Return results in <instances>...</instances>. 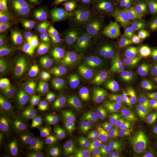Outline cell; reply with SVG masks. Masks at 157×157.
<instances>
[{
    "mask_svg": "<svg viewBox=\"0 0 157 157\" xmlns=\"http://www.w3.org/2000/svg\"><path fill=\"white\" fill-rule=\"evenodd\" d=\"M100 50L99 45L95 43L94 45L92 47V48L90 50L89 52L88 53L87 56L85 58L84 60L81 62L79 65L80 67H84L91 65L93 63V62L94 61L95 57L97 56L98 53V51Z\"/></svg>",
    "mask_w": 157,
    "mask_h": 157,
    "instance_id": "f546056e",
    "label": "cell"
},
{
    "mask_svg": "<svg viewBox=\"0 0 157 157\" xmlns=\"http://www.w3.org/2000/svg\"><path fill=\"white\" fill-rule=\"evenodd\" d=\"M47 52L51 56L62 58L67 55L71 50V44L66 41L51 40L43 43Z\"/></svg>",
    "mask_w": 157,
    "mask_h": 157,
    "instance_id": "d6986e66",
    "label": "cell"
},
{
    "mask_svg": "<svg viewBox=\"0 0 157 157\" xmlns=\"http://www.w3.org/2000/svg\"><path fill=\"white\" fill-rule=\"evenodd\" d=\"M11 71L8 68H3L0 71V94L5 92L9 86Z\"/></svg>",
    "mask_w": 157,
    "mask_h": 157,
    "instance_id": "f1b7e54d",
    "label": "cell"
},
{
    "mask_svg": "<svg viewBox=\"0 0 157 157\" xmlns=\"http://www.w3.org/2000/svg\"><path fill=\"white\" fill-rule=\"evenodd\" d=\"M55 128L52 118L47 112H41L34 119L29 135L28 145L34 155H39L52 140Z\"/></svg>",
    "mask_w": 157,
    "mask_h": 157,
    "instance_id": "3957f363",
    "label": "cell"
},
{
    "mask_svg": "<svg viewBox=\"0 0 157 157\" xmlns=\"http://www.w3.org/2000/svg\"><path fill=\"white\" fill-rule=\"evenodd\" d=\"M78 143V135L76 130L68 128L61 135L56 146L57 150L62 154H67L73 151Z\"/></svg>",
    "mask_w": 157,
    "mask_h": 157,
    "instance_id": "2e32d148",
    "label": "cell"
},
{
    "mask_svg": "<svg viewBox=\"0 0 157 157\" xmlns=\"http://www.w3.org/2000/svg\"><path fill=\"white\" fill-rule=\"evenodd\" d=\"M22 78L29 89L40 90L47 83L45 71L39 62L33 60L24 61L22 64Z\"/></svg>",
    "mask_w": 157,
    "mask_h": 157,
    "instance_id": "5b68a950",
    "label": "cell"
},
{
    "mask_svg": "<svg viewBox=\"0 0 157 157\" xmlns=\"http://www.w3.org/2000/svg\"><path fill=\"white\" fill-rule=\"evenodd\" d=\"M134 137L130 132L123 130L109 133L101 140V146L113 154H119L128 150L133 144Z\"/></svg>",
    "mask_w": 157,
    "mask_h": 157,
    "instance_id": "8992f818",
    "label": "cell"
},
{
    "mask_svg": "<svg viewBox=\"0 0 157 157\" xmlns=\"http://www.w3.org/2000/svg\"><path fill=\"white\" fill-rule=\"evenodd\" d=\"M95 63L98 68L108 72H118L119 67L116 62L109 56L105 51L99 52L96 58Z\"/></svg>",
    "mask_w": 157,
    "mask_h": 157,
    "instance_id": "7402d4cb",
    "label": "cell"
},
{
    "mask_svg": "<svg viewBox=\"0 0 157 157\" xmlns=\"http://www.w3.org/2000/svg\"><path fill=\"white\" fill-rule=\"evenodd\" d=\"M154 1H157V0H154Z\"/></svg>",
    "mask_w": 157,
    "mask_h": 157,
    "instance_id": "8d00e7d4",
    "label": "cell"
},
{
    "mask_svg": "<svg viewBox=\"0 0 157 157\" xmlns=\"http://www.w3.org/2000/svg\"><path fill=\"white\" fill-rule=\"evenodd\" d=\"M154 91L157 94V76H156L154 80Z\"/></svg>",
    "mask_w": 157,
    "mask_h": 157,
    "instance_id": "836d02e7",
    "label": "cell"
},
{
    "mask_svg": "<svg viewBox=\"0 0 157 157\" xmlns=\"http://www.w3.org/2000/svg\"><path fill=\"white\" fill-rule=\"evenodd\" d=\"M57 86L70 97L76 91L78 88L76 74L72 71H68L67 73L62 78Z\"/></svg>",
    "mask_w": 157,
    "mask_h": 157,
    "instance_id": "44dd1931",
    "label": "cell"
},
{
    "mask_svg": "<svg viewBox=\"0 0 157 157\" xmlns=\"http://www.w3.org/2000/svg\"><path fill=\"white\" fill-rule=\"evenodd\" d=\"M26 99L14 91H6L0 95V112L6 113L13 112L23 107Z\"/></svg>",
    "mask_w": 157,
    "mask_h": 157,
    "instance_id": "5bb4252c",
    "label": "cell"
},
{
    "mask_svg": "<svg viewBox=\"0 0 157 157\" xmlns=\"http://www.w3.org/2000/svg\"><path fill=\"white\" fill-rule=\"evenodd\" d=\"M15 125L11 119L6 117L0 119V144L2 148L11 147L15 139Z\"/></svg>",
    "mask_w": 157,
    "mask_h": 157,
    "instance_id": "ac0fdd59",
    "label": "cell"
},
{
    "mask_svg": "<svg viewBox=\"0 0 157 157\" xmlns=\"http://www.w3.org/2000/svg\"><path fill=\"white\" fill-rule=\"evenodd\" d=\"M137 157H157V153L153 148L148 147L141 150Z\"/></svg>",
    "mask_w": 157,
    "mask_h": 157,
    "instance_id": "1f68e13d",
    "label": "cell"
},
{
    "mask_svg": "<svg viewBox=\"0 0 157 157\" xmlns=\"http://www.w3.org/2000/svg\"><path fill=\"white\" fill-rule=\"evenodd\" d=\"M67 72L68 71L62 65L56 63L51 66L49 69V75L54 84L57 85Z\"/></svg>",
    "mask_w": 157,
    "mask_h": 157,
    "instance_id": "d4e9b609",
    "label": "cell"
},
{
    "mask_svg": "<svg viewBox=\"0 0 157 157\" xmlns=\"http://www.w3.org/2000/svg\"><path fill=\"white\" fill-rule=\"evenodd\" d=\"M155 67L148 61H143L137 63L130 74V81L135 89L141 90L147 87L155 80Z\"/></svg>",
    "mask_w": 157,
    "mask_h": 157,
    "instance_id": "52a82bcc",
    "label": "cell"
},
{
    "mask_svg": "<svg viewBox=\"0 0 157 157\" xmlns=\"http://www.w3.org/2000/svg\"><path fill=\"white\" fill-rule=\"evenodd\" d=\"M56 6L64 10H72L78 8L83 3V0H51Z\"/></svg>",
    "mask_w": 157,
    "mask_h": 157,
    "instance_id": "4316f807",
    "label": "cell"
},
{
    "mask_svg": "<svg viewBox=\"0 0 157 157\" xmlns=\"http://www.w3.org/2000/svg\"><path fill=\"white\" fill-rule=\"evenodd\" d=\"M122 0H109L107 3V9L109 10H114L119 7V3Z\"/></svg>",
    "mask_w": 157,
    "mask_h": 157,
    "instance_id": "d6a6232c",
    "label": "cell"
},
{
    "mask_svg": "<svg viewBox=\"0 0 157 157\" xmlns=\"http://www.w3.org/2000/svg\"><path fill=\"white\" fill-rule=\"evenodd\" d=\"M119 157V156H117V155H113V156H109V157Z\"/></svg>",
    "mask_w": 157,
    "mask_h": 157,
    "instance_id": "e575fe53",
    "label": "cell"
},
{
    "mask_svg": "<svg viewBox=\"0 0 157 157\" xmlns=\"http://www.w3.org/2000/svg\"><path fill=\"white\" fill-rule=\"evenodd\" d=\"M100 94V90L97 86L83 85L78 89L75 96V105L81 109L89 108L95 104Z\"/></svg>",
    "mask_w": 157,
    "mask_h": 157,
    "instance_id": "8fae6325",
    "label": "cell"
},
{
    "mask_svg": "<svg viewBox=\"0 0 157 157\" xmlns=\"http://www.w3.org/2000/svg\"><path fill=\"white\" fill-rule=\"evenodd\" d=\"M147 30L149 41L157 47V19L149 25Z\"/></svg>",
    "mask_w": 157,
    "mask_h": 157,
    "instance_id": "4dcf8cb0",
    "label": "cell"
},
{
    "mask_svg": "<svg viewBox=\"0 0 157 157\" xmlns=\"http://www.w3.org/2000/svg\"><path fill=\"white\" fill-rule=\"evenodd\" d=\"M124 9L129 13L131 20L139 25L147 21L152 13L151 6L146 2L133 3L125 6Z\"/></svg>",
    "mask_w": 157,
    "mask_h": 157,
    "instance_id": "9a60e30c",
    "label": "cell"
},
{
    "mask_svg": "<svg viewBox=\"0 0 157 157\" xmlns=\"http://www.w3.org/2000/svg\"><path fill=\"white\" fill-rule=\"evenodd\" d=\"M79 124L84 133L91 137L100 135L106 126L104 119L94 112H88L84 114L80 118Z\"/></svg>",
    "mask_w": 157,
    "mask_h": 157,
    "instance_id": "30bf717a",
    "label": "cell"
},
{
    "mask_svg": "<svg viewBox=\"0 0 157 157\" xmlns=\"http://www.w3.org/2000/svg\"><path fill=\"white\" fill-rule=\"evenodd\" d=\"M69 97L57 85L49 87L42 96V100L51 107L59 111H64L67 108Z\"/></svg>",
    "mask_w": 157,
    "mask_h": 157,
    "instance_id": "7c38bea8",
    "label": "cell"
},
{
    "mask_svg": "<svg viewBox=\"0 0 157 157\" xmlns=\"http://www.w3.org/2000/svg\"><path fill=\"white\" fill-rule=\"evenodd\" d=\"M26 40L25 34L15 23L0 21V45H10Z\"/></svg>",
    "mask_w": 157,
    "mask_h": 157,
    "instance_id": "4fadbf2b",
    "label": "cell"
},
{
    "mask_svg": "<svg viewBox=\"0 0 157 157\" xmlns=\"http://www.w3.org/2000/svg\"><path fill=\"white\" fill-rule=\"evenodd\" d=\"M129 107L127 98L118 94L107 96L103 102L104 111L113 121H117L126 117L129 112Z\"/></svg>",
    "mask_w": 157,
    "mask_h": 157,
    "instance_id": "9c48e42d",
    "label": "cell"
},
{
    "mask_svg": "<svg viewBox=\"0 0 157 157\" xmlns=\"http://www.w3.org/2000/svg\"><path fill=\"white\" fill-rule=\"evenodd\" d=\"M13 157V156H6V157Z\"/></svg>",
    "mask_w": 157,
    "mask_h": 157,
    "instance_id": "d590c367",
    "label": "cell"
},
{
    "mask_svg": "<svg viewBox=\"0 0 157 157\" xmlns=\"http://www.w3.org/2000/svg\"><path fill=\"white\" fill-rule=\"evenodd\" d=\"M97 68L92 64L83 67L80 71L81 76L87 84L97 86L101 83V78Z\"/></svg>",
    "mask_w": 157,
    "mask_h": 157,
    "instance_id": "603a6c76",
    "label": "cell"
},
{
    "mask_svg": "<svg viewBox=\"0 0 157 157\" xmlns=\"http://www.w3.org/2000/svg\"><path fill=\"white\" fill-rule=\"evenodd\" d=\"M26 45L22 42L7 45H0V64L6 66L11 64L22 54Z\"/></svg>",
    "mask_w": 157,
    "mask_h": 157,
    "instance_id": "e0dca14e",
    "label": "cell"
},
{
    "mask_svg": "<svg viewBox=\"0 0 157 157\" xmlns=\"http://www.w3.org/2000/svg\"><path fill=\"white\" fill-rule=\"evenodd\" d=\"M101 25L104 40L107 44L129 40L143 33L147 28L124 15H109L102 21Z\"/></svg>",
    "mask_w": 157,
    "mask_h": 157,
    "instance_id": "7a4b0ae2",
    "label": "cell"
},
{
    "mask_svg": "<svg viewBox=\"0 0 157 157\" xmlns=\"http://www.w3.org/2000/svg\"><path fill=\"white\" fill-rule=\"evenodd\" d=\"M67 32L74 39L88 43L94 37L95 28L87 17H80L69 23Z\"/></svg>",
    "mask_w": 157,
    "mask_h": 157,
    "instance_id": "ba28073f",
    "label": "cell"
},
{
    "mask_svg": "<svg viewBox=\"0 0 157 157\" xmlns=\"http://www.w3.org/2000/svg\"><path fill=\"white\" fill-rule=\"evenodd\" d=\"M80 154L82 157H101V152L98 146L86 143L80 148Z\"/></svg>",
    "mask_w": 157,
    "mask_h": 157,
    "instance_id": "484cf974",
    "label": "cell"
},
{
    "mask_svg": "<svg viewBox=\"0 0 157 157\" xmlns=\"http://www.w3.org/2000/svg\"><path fill=\"white\" fill-rule=\"evenodd\" d=\"M156 110L149 104L137 103L129 111L121 126L130 132L147 128L157 118Z\"/></svg>",
    "mask_w": 157,
    "mask_h": 157,
    "instance_id": "277c9868",
    "label": "cell"
},
{
    "mask_svg": "<svg viewBox=\"0 0 157 157\" xmlns=\"http://www.w3.org/2000/svg\"><path fill=\"white\" fill-rule=\"evenodd\" d=\"M15 7L28 22L43 32H49L56 26L57 14L67 13L51 0H15Z\"/></svg>",
    "mask_w": 157,
    "mask_h": 157,
    "instance_id": "6da1fadb",
    "label": "cell"
},
{
    "mask_svg": "<svg viewBox=\"0 0 157 157\" xmlns=\"http://www.w3.org/2000/svg\"><path fill=\"white\" fill-rule=\"evenodd\" d=\"M0 21L10 23H17L15 0H0Z\"/></svg>",
    "mask_w": 157,
    "mask_h": 157,
    "instance_id": "ffe728a7",
    "label": "cell"
},
{
    "mask_svg": "<svg viewBox=\"0 0 157 157\" xmlns=\"http://www.w3.org/2000/svg\"><path fill=\"white\" fill-rule=\"evenodd\" d=\"M94 44L95 43L90 41L78 48L75 54V60L76 63L80 64L84 60Z\"/></svg>",
    "mask_w": 157,
    "mask_h": 157,
    "instance_id": "83f0119b",
    "label": "cell"
},
{
    "mask_svg": "<svg viewBox=\"0 0 157 157\" xmlns=\"http://www.w3.org/2000/svg\"><path fill=\"white\" fill-rule=\"evenodd\" d=\"M98 71L105 84L109 87L117 86L123 82L122 77L118 72L105 71L99 68H98Z\"/></svg>",
    "mask_w": 157,
    "mask_h": 157,
    "instance_id": "cb8c5ba5",
    "label": "cell"
},
{
    "mask_svg": "<svg viewBox=\"0 0 157 157\" xmlns=\"http://www.w3.org/2000/svg\"></svg>",
    "mask_w": 157,
    "mask_h": 157,
    "instance_id": "74e56055",
    "label": "cell"
}]
</instances>
